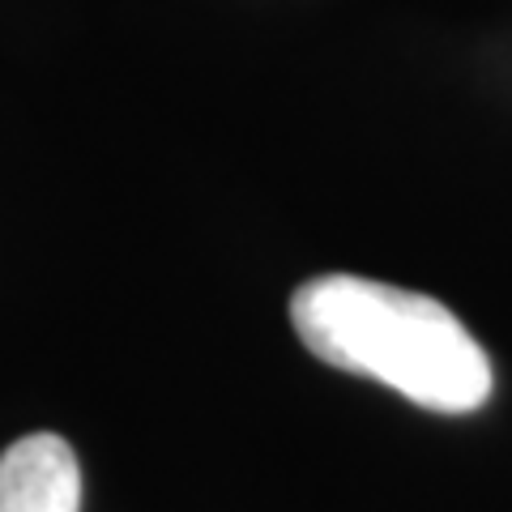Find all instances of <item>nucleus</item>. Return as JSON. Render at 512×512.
Returning a JSON list of instances; mask_svg holds the SVG:
<instances>
[{"label":"nucleus","instance_id":"f257e3e1","mask_svg":"<svg viewBox=\"0 0 512 512\" xmlns=\"http://www.w3.org/2000/svg\"><path fill=\"white\" fill-rule=\"evenodd\" d=\"M291 325L320 363L376 380L423 410L474 414L491 402L495 372L483 342L423 291L320 274L291 295Z\"/></svg>","mask_w":512,"mask_h":512},{"label":"nucleus","instance_id":"f03ea898","mask_svg":"<svg viewBox=\"0 0 512 512\" xmlns=\"http://www.w3.org/2000/svg\"><path fill=\"white\" fill-rule=\"evenodd\" d=\"M0 512H82V466L69 440L35 431L0 453Z\"/></svg>","mask_w":512,"mask_h":512}]
</instances>
